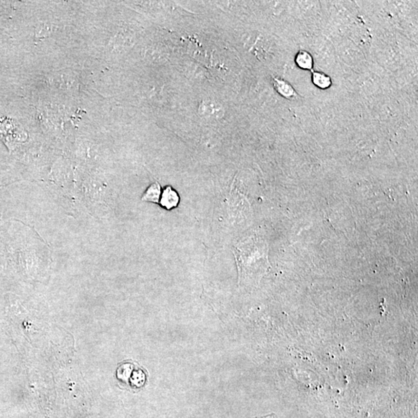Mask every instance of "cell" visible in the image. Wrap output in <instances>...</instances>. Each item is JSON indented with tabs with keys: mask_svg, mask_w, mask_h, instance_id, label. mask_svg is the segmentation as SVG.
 <instances>
[{
	"mask_svg": "<svg viewBox=\"0 0 418 418\" xmlns=\"http://www.w3.org/2000/svg\"><path fill=\"white\" fill-rule=\"evenodd\" d=\"M180 197L178 193L171 186H167L164 188L160 196V204L167 210H171L175 209L179 205Z\"/></svg>",
	"mask_w": 418,
	"mask_h": 418,
	"instance_id": "1",
	"label": "cell"
},
{
	"mask_svg": "<svg viewBox=\"0 0 418 418\" xmlns=\"http://www.w3.org/2000/svg\"><path fill=\"white\" fill-rule=\"evenodd\" d=\"M161 188L159 183L155 182L147 188L142 196V201L152 203H159L161 196Z\"/></svg>",
	"mask_w": 418,
	"mask_h": 418,
	"instance_id": "2",
	"label": "cell"
},
{
	"mask_svg": "<svg viewBox=\"0 0 418 418\" xmlns=\"http://www.w3.org/2000/svg\"><path fill=\"white\" fill-rule=\"evenodd\" d=\"M295 63L300 68L304 70H311L312 71L314 66V59L312 55L309 53L308 51H298L295 57Z\"/></svg>",
	"mask_w": 418,
	"mask_h": 418,
	"instance_id": "3",
	"label": "cell"
},
{
	"mask_svg": "<svg viewBox=\"0 0 418 418\" xmlns=\"http://www.w3.org/2000/svg\"><path fill=\"white\" fill-rule=\"evenodd\" d=\"M274 85H275V88L276 89H277V92H278L281 95L285 97V98H290V99H292V98H298V93H297L295 89L293 88L292 85H290V84H289L288 82H286V81H284V80L281 79H276Z\"/></svg>",
	"mask_w": 418,
	"mask_h": 418,
	"instance_id": "4",
	"label": "cell"
},
{
	"mask_svg": "<svg viewBox=\"0 0 418 418\" xmlns=\"http://www.w3.org/2000/svg\"><path fill=\"white\" fill-rule=\"evenodd\" d=\"M312 82L319 89H327L332 86V78L324 72H315L312 70Z\"/></svg>",
	"mask_w": 418,
	"mask_h": 418,
	"instance_id": "5",
	"label": "cell"
}]
</instances>
